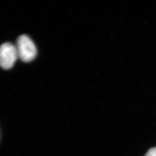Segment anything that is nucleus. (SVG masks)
<instances>
[{
  "instance_id": "obj_3",
  "label": "nucleus",
  "mask_w": 156,
  "mask_h": 156,
  "mask_svg": "<svg viewBox=\"0 0 156 156\" xmlns=\"http://www.w3.org/2000/svg\"><path fill=\"white\" fill-rule=\"evenodd\" d=\"M145 156H156V147L150 149L147 151Z\"/></svg>"
},
{
  "instance_id": "obj_1",
  "label": "nucleus",
  "mask_w": 156,
  "mask_h": 156,
  "mask_svg": "<svg viewBox=\"0 0 156 156\" xmlns=\"http://www.w3.org/2000/svg\"><path fill=\"white\" fill-rule=\"evenodd\" d=\"M18 57L23 62L33 61L37 55V50L31 39L27 35H22L17 39L16 45Z\"/></svg>"
},
{
  "instance_id": "obj_2",
  "label": "nucleus",
  "mask_w": 156,
  "mask_h": 156,
  "mask_svg": "<svg viewBox=\"0 0 156 156\" xmlns=\"http://www.w3.org/2000/svg\"><path fill=\"white\" fill-rule=\"evenodd\" d=\"M18 57L16 46L6 42L0 46V67L4 69L11 68Z\"/></svg>"
}]
</instances>
